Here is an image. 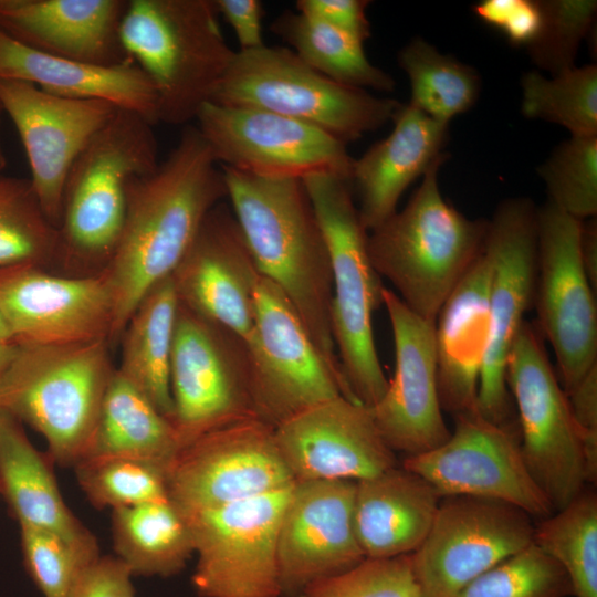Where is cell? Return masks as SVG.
<instances>
[{"label":"cell","mask_w":597,"mask_h":597,"mask_svg":"<svg viewBox=\"0 0 597 597\" xmlns=\"http://www.w3.org/2000/svg\"><path fill=\"white\" fill-rule=\"evenodd\" d=\"M224 198L221 166L197 126L185 127L151 172L130 180L122 233L100 273L114 305L112 342L147 292L172 274L207 214Z\"/></svg>","instance_id":"6da1fadb"},{"label":"cell","mask_w":597,"mask_h":597,"mask_svg":"<svg viewBox=\"0 0 597 597\" xmlns=\"http://www.w3.org/2000/svg\"><path fill=\"white\" fill-rule=\"evenodd\" d=\"M221 169L227 198L261 276L281 290L326 362L342 373L331 331L328 249L303 181Z\"/></svg>","instance_id":"7a4b0ae2"},{"label":"cell","mask_w":597,"mask_h":597,"mask_svg":"<svg viewBox=\"0 0 597 597\" xmlns=\"http://www.w3.org/2000/svg\"><path fill=\"white\" fill-rule=\"evenodd\" d=\"M443 153L423 174L407 205L368 232L371 263L396 295L419 316L436 322L457 284L480 254L488 221L471 220L440 192Z\"/></svg>","instance_id":"3957f363"},{"label":"cell","mask_w":597,"mask_h":597,"mask_svg":"<svg viewBox=\"0 0 597 597\" xmlns=\"http://www.w3.org/2000/svg\"><path fill=\"white\" fill-rule=\"evenodd\" d=\"M154 125L118 108L73 164L65 180L57 263L66 275L100 274L117 247L130 180L159 164Z\"/></svg>","instance_id":"277c9868"},{"label":"cell","mask_w":597,"mask_h":597,"mask_svg":"<svg viewBox=\"0 0 597 597\" xmlns=\"http://www.w3.org/2000/svg\"><path fill=\"white\" fill-rule=\"evenodd\" d=\"M218 15L214 0H128L121 39L154 87L158 123L187 125L212 101L235 54Z\"/></svg>","instance_id":"5b68a950"},{"label":"cell","mask_w":597,"mask_h":597,"mask_svg":"<svg viewBox=\"0 0 597 597\" xmlns=\"http://www.w3.org/2000/svg\"><path fill=\"white\" fill-rule=\"evenodd\" d=\"M115 370L107 339L19 344L0 380V410L39 432L53 461L73 468L91 446Z\"/></svg>","instance_id":"8992f818"},{"label":"cell","mask_w":597,"mask_h":597,"mask_svg":"<svg viewBox=\"0 0 597 597\" xmlns=\"http://www.w3.org/2000/svg\"><path fill=\"white\" fill-rule=\"evenodd\" d=\"M302 181L328 249L331 331L342 373L353 398L371 408L385 394L388 379L373 328L385 286L368 253V232L360 222L349 180L313 175Z\"/></svg>","instance_id":"52a82bcc"},{"label":"cell","mask_w":597,"mask_h":597,"mask_svg":"<svg viewBox=\"0 0 597 597\" xmlns=\"http://www.w3.org/2000/svg\"><path fill=\"white\" fill-rule=\"evenodd\" d=\"M211 102L291 117L345 144L384 126L401 105L324 76L290 48L269 45L235 51Z\"/></svg>","instance_id":"ba28073f"},{"label":"cell","mask_w":597,"mask_h":597,"mask_svg":"<svg viewBox=\"0 0 597 597\" xmlns=\"http://www.w3.org/2000/svg\"><path fill=\"white\" fill-rule=\"evenodd\" d=\"M542 337L536 326L523 322L507 355L506 383L519 412L524 461L555 512L576 498L587 481L568 397Z\"/></svg>","instance_id":"9c48e42d"},{"label":"cell","mask_w":597,"mask_h":597,"mask_svg":"<svg viewBox=\"0 0 597 597\" xmlns=\"http://www.w3.org/2000/svg\"><path fill=\"white\" fill-rule=\"evenodd\" d=\"M170 388L181 450L219 428L256 418L247 342L179 303Z\"/></svg>","instance_id":"30bf717a"},{"label":"cell","mask_w":597,"mask_h":597,"mask_svg":"<svg viewBox=\"0 0 597 597\" xmlns=\"http://www.w3.org/2000/svg\"><path fill=\"white\" fill-rule=\"evenodd\" d=\"M254 305L247 345L258 419L275 428L338 396L355 400L343 374L326 362L291 302L263 276Z\"/></svg>","instance_id":"8fae6325"},{"label":"cell","mask_w":597,"mask_h":597,"mask_svg":"<svg viewBox=\"0 0 597 597\" xmlns=\"http://www.w3.org/2000/svg\"><path fill=\"white\" fill-rule=\"evenodd\" d=\"M293 484L217 509L180 511L195 543L191 582L200 597H281L277 533Z\"/></svg>","instance_id":"7c38bea8"},{"label":"cell","mask_w":597,"mask_h":597,"mask_svg":"<svg viewBox=\"0 0 597 597\" xmlns=\"http://www.w3.org/2000/svg\"><path fill=\"white\" fill-rule=\"evenodd\" d=\"M580 223L549 200L536 209V327L554 350L566 395L597 364L596 291L580 259Z\"/></svg>","instance_id":"4fadbf2b"},{"label":"cell","mask_w":597,"mask_h":597,"mask_svg":"<svg viewBox=\"0 0 597 597\" xmlns=\"http://www.w3.org/2000/svg\"><path fill=\"white\" fill-rule=\"evenodd\" d=\"M196 121L220 166L271 179L334 175L350 181L354 158L346 144L313 125L212 102Z\"/></svg>","instance_id":"5bb4252c"},{"label":"cell","mask_w":597,"mask_h":597,"mask_svg":"<svg viewBox=\"0 0 597 597\" xmlns=\"http://www.w3.org/2000/svg\"><path fill=\"white\" fill-rule=\"evenodd\" d=\"M532 516L498 500L442 496L411 556L422 597H453L474 578L533 543Z\"/></svg>","instance_id":"9a60e30c"},{"label":"cell","mask_w":597,"mask_h":597,"mask_svg":"<svg viewBox=\"0 0 597 597\" xmlns=\"http://www.w3.org/2000/svg\"><path fill=\"white\" fill-rule=\"evenodd\" d=\"M454 419V430L442 444L407 457L401 467L422 476L441 496L498 500L541 519L554 512L524 461L512 423H495L478 409Z\"/></svg>","instance_id":"2e32d148"},{"label":"cell","mask_w":597,"mask_h":597,"mask_svg":"<svg viewBox=\"0 0 597 597\" xmlns=\"http://www.w3.org/2000/svg\"><path fill=\"white\" fill-rule=\"evenodd\" d=\"M484 247L492 258L490 337L481 369L478 411L511 423L506 360L511 345L534 302L536 284V208L530 199H506L488 221Z\"/></svg>","instance_id":"e0dca14e"},{"label":"cell","mask_w":597,"mask_h":597,"mask_svg":"<svg viewBox=\"0 0 597 597\" xmlns=\"http://www.w3.org/2000/svg\"><path fill=\"white\" fill-rule=\"evenodd\" d=\"M294 482L274 428L256 418L201 436L179 452L167 474L169 499L182 513L221 507Z\"/></svg>","instance_id":"ac0fdd59"},{"label":"cell","mask_w":597,"mask_h":597,"mask_svg":"<svg viewBox=\"0 0 597 597\" xmlns=\"http://www.w3.org/2000/svg\"><path fill=\"white\" fill-rule=\"evenodd\" d=\"M0 107L23 144L29 180L40 205L59 228L67 175L118 108L107 102L57 96L15 80H0Z\"/></svg>","instance_id":"d6986e66"},{"label":"cell","mask_w":597,"mask_h":597,"mask_svg":"<svg viewBox=\"0 0 597 597\" xmlns=\"http://www.w3.org/2000/svg\"><path fill=\"white\" fill-rule=\"evenodd\" d=\"M395 346V373L369 408L388 447L409 455L430 451L450 436L438 391L436 322L412 312L389 289L383 291Z\"/></svg>","instance_id":"ffe728a7"},{"label":"cell","mask_w":597,"mask_h":597,"mask_svg":"<svg viewBox=\"0 0 597 597\" xmlns=\"http://www.w3.org/2000/svg\"><path fill=\"white\" fill-rule=\"evenodd\" d=\"M35 265L0 269V314L14 342L112 343L114 305L101 274L55 275Z\"/></svg>","instance_id":"44dd1931"},{"label":"cell","mask_w":597,"mask_h":597,"mask_svg":"<svg viewBox=\"0 0 597 597\" xmlns=\"http://www.w3.org/2000/svg\"><path fill=\"white\" fill-rule=\"evenodd\" d=\"M355 486L350 480L294 482L277 533L281 597L365 559L354 528Z\"/></svg>","instance_id":"7402d4cb"},{"label":"cell","mask_w":597,"mask_h":597,"mask_svg":"<svg viewBox=\"0 0 597 597\" xmlns=\"http://www.w3.org/2000/svg\"><path fill=\"white\" fill-rule=\"evenodd\" d=\"M171 277L181 305L248 342L261 274L231 207L211 209Z\"/></svg>","instance_id":"603a6c76"},{"label":"cell","mask_w":597,"mask_h":597,"mask_svg":"<svg viewBox=\"0 0 597 597\" xmlns=\"http://www.w3.org/2000/svg\"><path fill=\"white\" fill-rule=\"evenodd\" d=\"M274 437L294 481L356 482L397 465L369 408L345 396L287 419Z\"/></svg>","instance_id":"cb8c5ba5"},{"label":"cell","mask_w":597,"mask_h":597,"mask_svg":"<svg viewBox=\"0 0 597 597\" xmlns=\"http://www.w3.org/2000/svg\"><path fill=\"white\" fill-rule=\"evenodd\" d=\"M128 0H0V30L38 52L103 65L130 60L121 39Z\"/></svg>","instance_id":"d4e9b609"},{"label":"cell","mask_w":597,"mask_h":597,"mask_svg":"<svg viewBox=\"0 0 597 597\" xmlns=\"http://www.w3.org/2000/svg\"><path fill=\"white\" fill-rule=\"evenodd\" d=\"M492 258L484 244L443 303L434 324L438 391L453 416L475 410L490 337Z\"/></svg>","instance_id":"484cf974"},{"label":"cell","mask_w":597,"mask_h":597,"mask_svg":"<svg viewBox=\"0 0 597 597\" xmlns=\"http://www.w3.org/2000/svg\"><path fill=\"white\" fill-rule=\"evenodd\" d=\"M391 119L390 134L353 164L350 184L357 190V210L367 232L397 211L404 191L443 154L448 138L449 124L410 103L401 104Z\"/></svg>","instance_id":"4316f807"},{"label":"cell","mask_w":597,"mask_h":597,"mask_svg":"<svg viewBox=\"0 0 597 597\" xmlns=\"http://www.w3.org/2000/svg\"><path fill=\"white\" fill-rule=\"evenodd\" d=\"M0 80L28 82L62 97L107 102L158 124L156 93L133 60L103 65L56 57L30 49L0 30Z\"/></svg>","instance_id":"83f0119b"},{"label":"cell","mask_w":597,"mask_h":597,"mask_svg":"<svg viewBox=\"0 0 597 597\" xmlns=\"http://www.w3.org/2000/svg\"><path fill=\"white\" fill-rule=\"evenodd\" d=\"M442 496L402 467L356 481L353 520L365 558L412 554L427 537Z\"/></svg>","instance_id":"f1b7e54d"},{"label":"cell","mask_w":597,"mask_h":597,"mask_svg":"<svg viewBox=\"0 0 597 597\" xmlns=\"http://www.w3.org/2000/svg\"><path fill=\"white\" fill-rule=\"evenodd\" d=\"M51 460L31 443L21 422L0 410V495L19 526L54 533L96 558L97 541L63 500Z\"/></svg>","instance_id":"f546056e"},{"label":"cell","mask_w":597,"mask_h":597,"mask_svg":"<svg viewBox=\"0 0 597 597\" xmlns=\"http://www.w3.org/2000/svg\"><path fill=\"white\" fill-rule=\"evenodd\" d=\"M178 305L171 275L147 292L121 334L122 359L117 368L170 422V368Z\"/></svg>","instance_id":"4dcf8cb0"},{"label":"cell","mask_w":597,"mask_h":597,"mask_svg":"<svg viewBox=\"0 0 597 597\" xmlns=\"http://www.w3.org/2000/svg\"><path fill=\"white\" fill-rule=\"evenodd\" d=\"M180 451L171 422L116 368L83 458H132L155 464L168 474Z\"/></svg>","instance_id":"1f68e13d"},{"label":"cell","mask_w":597,"mask_h":597,"mask_svg":"<svg viewBox=\"0 0 597 597\" xmlns=\"http://www.w3.org/2000/svg\"><path fill=\"white\" fill-rule=\"evenodd\" d=\"M112 541L133 576L170 577L195 555L188 522L170 499L112 511Z\"/></svg>","instance_id":"d6a6232c"},{"label":"cell","mask_w":597,"mask_h":597,"mask_svg":"<svg viewBox=\"0 0 597 597\" xmlns=\"http://www.w3.org/2000/svg\"><path fill=\"white\" fill-rule=\"evenodd\" d=\"M308 66L350 87L391 92L394 78L371 64L358 39L300 12L284 11L270 25Z\"/></svg>","instance_id":"836d02e7"},{"label":"cell","mask_w":597,"mask_h":597,"mask_svg":"<svg viewBox=\"0 0 597 597\" xmlns=\"http://www.w3.org/2000/svg\"><path fill=\"white\" fill-rule=\"evenodd\" d=\"M398 63L410 81V104L439 122L449 124L478 100L481 81L476 71L420 38L399 51Z\"/></svg>","instance_id":"e575fe53"},{"label":"cell","mask_w":597,"mask_h":597,"mask_svg":"<svg viewBox=\"0 0 597 597\" xmlns=\"http://www.w3.org/2000/svg\"><path fill=\"white\" fill-rule=\"evenodd\" d=\"M533 543L565 570L575 597H597V495L584 489L534 526Z\"/></svg>","instance_id":"d590c367"},{"label":"cell","mask_w":597,"mask_h":597,"mask_svg":"<svg viewBox=\"0 0 597 597\" xmlns=\"http://www.w3.org/2000/svg\"><path fill=\"white\" fill-rule=\"evenodd\" d=\"M59 230L29 179L0 176V269L57 263Z\"/></svg>","instance_id":"8d00e7d4"},{"label":"cell","mask_w":597,"mask_h":597,"mask_svg":"<svg viewBox=\"0 0 597 597\" xmlns=\"http://www.w3.org/2000/svg\"><path fill=\"white\" fill-rule=\"evenodd\" d=\"M521 111L567 128L572 136H597V67L573 66L551 78L531 71L521 80Z\"/></svg>","instance_id":"74e56055"},{"label":"cell","mask_w":597,"mask_h":597,"mask_svg":"<svg viewBox=\"0 0 597 597\" xmlns=\"http://www.w3.org/2000/svg\"><path fill=\"white\" fill-rule=\"evenodd\" d=\"M78 485L97 509H122L169 499L167 472L132 458H83L74 465Z\"/></svg>","instance_id":"f35d334b"},{"label":"cell","mask_w":597,"mask_h":597,"mask_svg":"<svg viewBox=\"0 0 597 597\" xmlns=\"http://www.w3.org/2000/svg\"><path fill=\"white\" fill-rule=\"evenodd\" d=\"M570 582L534 543L488 569L453 597H567Z\"/></svg>","instance_id":"ab89813d"},{"label":"cell","mask_w":597,"mask_h":597,"mask_svg":"<svg viewBox=\"0 0 597 597\" xmlns=\"http://www.w3.org/2000/svg\"><path fill=\"white\" fill-rule=\"evenodd\" d=\"M548 200L583 221L597 213V136H572L537 169Z\"/></svg>","instance_id":"60d3db41"},{"label":"cell","mask_w":597,"mask_h":597,"mask_svg":"<svg viewBox=\"0 0 597 597\" xmlns=\"http://www.w3.org/2000/svg\"><path fill=\"white\" fill-rule=\"evenodd\" d=\"M542 25L527 51L533 63L552 75L575 66L582 40L596 15L595 0H540Z\"/></svg>","instance_id":"b9f144b4"},{"label":"cell","mask_w":597,"mask_h":597,"mask_svg":"<svg viewBox=\"0 0 597 597\" xmlns=\"http://www.w3.org/2000/svg\"><path fill=\"white\" fill-rule=\"evenodd\" d=\"M295 597H422L411 556L365 558L353 568L317 580Z\"/></svg>","instance_id":"7bdbcfd3"},{"label":"cell","mask_w":597,"mask_h":597,"mask_svg":"<svg viewBox=\"0 0 597 597\" xmlns=\"http://www.w3.org/2000/svg\"><path fill=\"white\" fill-rule=\"evenodd\" d=\"M20 544L25 570L43 597H69L93 558L59 535L20 526Z\"/></svg>","instance_id":"ee69618b"},{"label":"cell","mask_w":597,"mask_h":597,"mask_svg":"<svg viewBox=\"0 0 597 597\" xmlns=\"http://www.w3.org/2000/svg\"><path fill=\"white\" fill-rule=\"evenodd\" d=\"M472 9L481 21L502 32L515 46L531 44L542 25L538 2L533 0H483Z\"/></svg>","instance_id":"f6af8a7d"},{"label":"cell","mask_w":597,"mask_h":597,"mask_svg":"<svg viewBox=\"0 0 597 597\" xmlns=\"http://www.w3.org/2000/svg\"><path fill=\"white\" fill-rule=\"evenodd\" d=\"M578 429L586 467L587 483L597 480V364L567 394Z\"/></svg>","instance_id":"bcb514c9"},{"label":"cell","mask_w":597,"mask_h":597,"mask_svg":"<svg viewBox=\"0 0 597 597\" xmlns=\"http://www.w3.org/2000/svg\"><path fill=\"white\" fill-rule=\"evenodd\" d=\"M133 577L118 558L101 555L83 569L69 597H135Z\"/></svg>","instance_id":"7dc6e473"},{"label":"cell","mask_w":597,"mask_h":597,"mask_svg":"<svg viewBox=\"0 0 597 597\" xmlns=\"http://www.w3.org/2000/svg\"><path fill=\"white\" fill-rule=\"evenodd\" d=\"M367 0H297L296 11L350 34L363 43L370 38Z\"/></svg>","instance_id":"c3c4849f"},{"label":"cell","mask_w":597,"mask_h":597,"mask_svg":"<svg viewBox=\"0 0 597 597\" xmlns=\"http://www.w3.org/2000/svg\"><path fill=\"white\" fill-rule=\"evenodd\" d=\"M218 14L232 28L239 51H252L265 45L263 41V6L259 0H214Z\"/></svg>","instance_id":"681fc988"},{"label":"cell","mask_w":597,"mask_h":597,"mask_svg":"<svg viewBox=\"0 0 597 597\" xmlns=\"http://www.w3.org/2000/svg\"><path fill=\"white\" fill-rule=\"evenodd\" d=\"M580 259L591 287L597 290V219L591 217L580 223Z\"/></svg>","instance_id":"f907efd6"},{"label":"cell","mask_w":597,"mask_h":597,"mask_svg":"<svg viewBox=\"0 0 597 597\" xmlns=\"http://www.w3.org/2000/svg\"><path fill=\"white\" fill-rule=\"evenodd\" d=\"M18 349L19 344L15 342H0V380L15 358Z\"/></svg>","instance_id":"816d5d0a"},{"label":"cell","mask_w":597,"mask_h":597,"mask_svg":"<svg viewBox=\"0 0 597 597\" xmlns=\"http://www.w3.org/2000/svg\"><path fill=\"white\" fill-rule=\"evenodd\" d=\"M0 342H14L13 336L0 314ZM17 343V342H15Z\"/></svg>","instance_id":"f5cc1de1"},{"label":"cell","mask_w":597,"mask_h":597,"mask_svg":"<svg viewBox=\"0 0 597 597\" xmlns=\"http://www.w3.org/2000/svg\"><path fill=\"white\" fill-rule=\"evenodd\" d=\"M0 113H1V107H0ZM6 165H7V158H6V153H4V148H3L2 139H1V122H0V171L6 167Z\"/></svg>","instance_id":"db71d44e"}]
</instances>
